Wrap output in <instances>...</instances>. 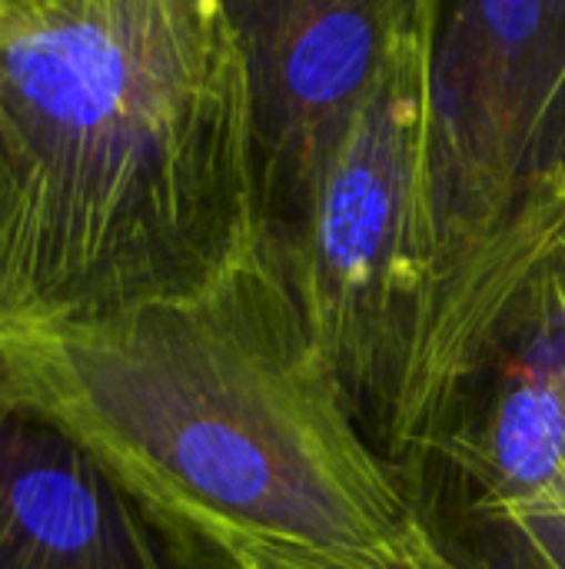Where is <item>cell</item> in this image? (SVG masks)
<instances>
[{"label":"cell","instance_id":"obj_1","mask_svg":"<svg viewBox=\"0 0 565 569\" xmlns=\"http://www.w3.org/2000/svg\"><path fill=\"white\" fill-rule=\"evenodd\" d=\"M0 397L230 569H466L383 463L260 253L130 310L0 327Z\"/></svg>","mask_w":565,"mask_h":569},{"label":"cell","instance_id":"obj_2","mask_svg":"<svg viewBox=\"0 0 565 569\" xmlns=\"http://www.w3.org/2000/svg\"><path fill=\"white\" fill-rule=\"evenodd\" d=\"M260 233L220 0H0V327L203 290Z\"/></svg>","mask_w":565,"mask_h":569},{"label":"cell","instance_id":"obj_3","mask_svg":"<svg viewBox=\"0 0 565 569\" xmlns=\"http://www.w3.org/2000/svg\"><path fill=\"white\" fill-rule=\"evenodd\" d=\"M426 70V307L393 390L440 423L526 290L565 260V0H416Z\"/></svg>","mask_w":565,"mask_h":569},{"label":"cell","instance_id":"obj_4","mask_svg":"<svg viewBox=\"0 0 565 569\" xmlns=\"http://www.w3.org/2000/svg\"><path fill=\"white\" fill-rule=\"evenodd\" d=\"M426 133L413 37L326 157L293 227L260 243L353 413L376 430L430 293Z\"/></svg>","mask_w":565,"mask_h":569},{"label":"cell","instance_id":"obj_5","mask_svg":"<svg viewBox=\"0 0 565 569\" xmlns=\"http://www.w3.org/2000/svg\"><path fill=\"white\" fill-rule=\"evenodd\" d=\"M250 83L260 243L286 233L393 60L416 37V0H220Z\"/></svg>","mask_w":565,"mask_h":569},{"label":"cell","instance_id":"obj_6","mask_svg":"<svg viewBox=\"0 0 565 569\" xmlns=\"http://www.w3.org/2000/svg\"><path fill=\"white\" fill-rule=\"evenodd\" d=\"M473 520L565 510V260L513 307L413 460Z\"/></svg>","mask_w":565,"mask_h":569},{"label":"cell","instance_id":"obj_7","mask_svg":"<svg viewBox=\"0 0 565 569\" xmlns=\"http://www.w3.org/2000/svg\"><path fill=\"white\" fill-rule=\"evenodd\" d=\"M0 569H230L100 457L0 397Z\"/></svg>","mask_w":565,"mask_h":569}]
</instances>
